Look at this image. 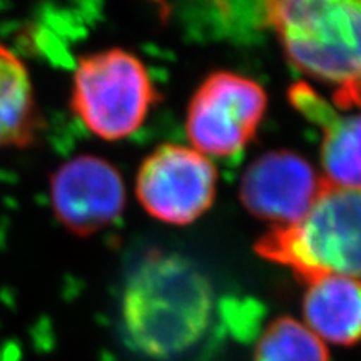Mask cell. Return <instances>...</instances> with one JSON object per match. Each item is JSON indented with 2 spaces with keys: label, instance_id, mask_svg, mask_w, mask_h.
Segmentation results:
<instances>
[{
  "label": "cell",
  "instance_id": "6da1fadb",
  "mask_svg": "<svg viewBox=\"0 0 361 361\" xmlns=\"http://www.w3.org/2000/svg\"><path fill=\"white\" fill-rule=\"evenodd\" d=\"M209 279L174 252H149L135 266L123 295V324L130 345L154 360L186 353L211 323Z\"/></svg>",
  "mask_w": 361,
  "mask_h": 361
},
{
  "label": "cell",
  "instance_id": "7a4b0ae2",
  "mask_svg": "<svg viewBox=\"0 0 361 361\" xmlns=\"http://www.w3.org/2000/svg\"><path fill=\"white\" fill-rule=\"evenodd\" d=\"M266 24L276 30L298 71L336 85L341 109L361 106V2H266Z\"/></svg>",
  "mask_w": 361,
  "mask_h": 361
},
{
  "label": "cell",
  "instance_id": "3957f363",
  "mask_svg": "<svg viewBox=\"0 0 361 361\" xmlns=\"http://www.w3.org/2000/svg\"><path fill=\"white\" fill-rule=\"evenodd\" d=\"M256 251L306 284L324 276L361 281V192L326 184L303 218L271 229Z\"/></svg>",
  "mask_w": 361,
  "mask_h": 361
},
{
  "label": "cell",
  "instance_id": "277c9868",
  "mask_svg": "<svg viewBox=\"0 0 361 361\" xmlns=\"http://www.w3.org/2000/svg\"><path fill=\"white\" fill-rule=\"evenodd\" d=\"M156 96L142 62L123 49H109L79 59L71 107L90 133L116 141L141 128Z\"/></svg>",
  "mask_w": 361,
  "mask_h": 361
},
{
  "label": "cell",
  "instance_id": "5b68a950",
  "mask_svg": "<svg viewBox=\"0 0 361 361\" xmlns=\"http://www.w3.org/2000/svg\"><path fill=\"white\" fill-rule=\"evenodd\" d=\"M264 111L266 94L259 84L231 72H216L189 104L188 137L201 154L233 156L251 141Z\"/></svg>",
  "mask_w": 361,
  "mask_h": 361
},
{
  "label": "cell",
  "instance_id": "8992f818",
  "mask_svg": "<svg viewBox=\"0 0 361 361\" xmlns=\"http://www.w3.org/2000/svg\"><path fill=\"white\" fill-rule=\"evenodd\" d=\"M216 168L192 147L166 144L142 162L135 183L144 209L168 224L196 221L213 204Z\"/></svg>",
  "mask_w": 361,
  "mask_h": 361
},
{
  "label": "cell",
  "instance_id": "52a82bcc",
  "mask_svg": "<svg viewBox=\"0 0 361 361\" xmlns=\"http://www.w3.org/2000/svg\"><path fill=\"white\" fill-rule=\"evenodd\" d=\"M52 213L75 236H92L123 214L126 186L111 162L97 156H75L49 178Z\"/></svg>",
  "mask_w": 361,
  "mask_h": 361
},
{
  "label": "cell",
  "instance_id": "ba28073f",
  "mask_svg": "<svg viewBox=\"0 0 361 361\" xmlns=\"http://www.w3.org/2000/svg\"><path fill=\"white\" fill-rule=\"evenodd\" d=\"M324 188L326 180L303 157L271 151L246 169L239 194L252 216L281 228L303 218Z\"/></svg>",
  "mask_w": 361,
  "mask_h": 361
},
{
  "label": "cell",
  "instance_id": "9c48e42d",
  "mask_svg": "<svg viewBox=\"0 0 361 361\" xmlns=\"http://www.w3.org/2000/svg\"><path fill=\"white\" fill-rule=\"evenodd\" d=\"M296 109L323 128V179L333 188L361 192V114L341 116L306 84L290 92Z\"/></svg>",
  "mask_w": 361,
  "mask_h": 361
},
{
  "label": "cell",
  "instance_id": "30bf717a",
  "mask_svg": "<svg viewBox=\"0 0 361 361\" xmlns=\"http://www.w3.org/2000/svg\"><path fill=\"white\" fill-rule=\"evenodd\" d=\"M306 328L319 340L351 346L361 341V281L324 276L308 283L303 300Z\"/></svg>",
  "mask_w": 361,
  "mask_h": 361
},
{
  "label": "cell",
  "instance_id": "8fae6325",
  "mask_svg": "<svg viewBox=\"0 0 361 361\" xmlns=\"http://www.w3.org/2000/svg\"><path fill=\"white\" fill-rule=\"evenodd\" d=\"M44 128L30 72L25 62L0 42V149H25Z\"/></svg>",
  "mask_w": 361,
  "mask_h": 361
},
{
  "label": "cell",
  "instance_id": "7c38bea8",
  "mask_svg": "<svg viewBox=\"0 0 361 361\" xmlns=\"http://www.w3.org/2000/svg\"><path fill=\"white\" fill-rule=\"evenodd\" d=\"M255 361H329L326 345L293 318H278L266 328Z\"/></svg>",
  "mask_w": 361,
  "mask_h": 361
}]
</instances>
